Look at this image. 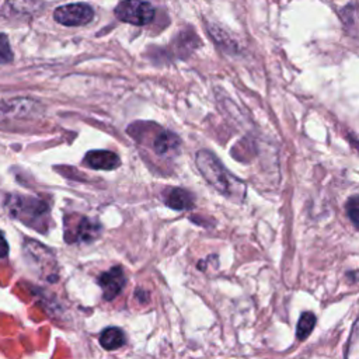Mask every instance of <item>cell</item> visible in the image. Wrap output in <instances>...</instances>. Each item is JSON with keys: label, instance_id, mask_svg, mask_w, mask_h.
<instances>
[{"label": "cell", "instance_id": "cell-1", "mask_svg": "<svg viewBox=\"0 0 359 359\" xmlns=\"http://www.w3.org/2000/svg\"><path fill=\"white\" fill-rule=\"evenodd\" d=\"M196 167L202 177L223 196L241 202L245 195V185L231 175L222 161L208 150H199L196 153Z\"/></svg>", "mask_w": 359, "mask_h": 359}, {"label": "cell", "instance_id": "cell-2", "mask_svg": "<svg viewBox=\"0 0 359 359\" xmlns=\"http://www.w3.org/2000/svg\"><path fill=\"white\" fill-rule=\"evenodd\" d=\"M154 14V7L144 0H122L115 7V15L119 21L139 27L150 24Z\"/></svg>", "mask_w": 359, "mask_h": 359}, {"label": "cell", "instance_id": "cell-3", "mask_svg": "<svg viewBox=\"0 0 359 359\" xmlns=\"http://www.w3.org/2000/svg\"><path fill=\"white\" fill-rule=\"evenodd\" d=\"M10 210L14 217L22 220L24 223L32 226L34 222L45 217L48 215V205L34 196L14 195L10 199Z\"/></svg>", "mask_w": 359, "mask_h": 359}, {"label": "cell", "instance_id": "cell-4", "mask_svg": "<svg viewBox=\"0 0 359 359\" xmlns=\"http://www.w3.org/2000/svg\"><path fill=\"white\" fill-rule=\"evenodd\" d=\"M53 18L65 27H81L93 21L94 8L87 3H69L59 6L53 11Z\"/></svg>", "mask_w": 359, "mask_h": 359}, {"label": "cell", "instance_id": "cell-5", "mask_svg": "<svg viewBox=\"0 0 359 359\" xmlns=\"http://www.w3.org/2000/svg\"><path fill=\"white\" fill-rule=\"evenodd\" d=\"M24 251L27 258H29V261L34 262L36 268H39L41 271H46L49 273L48 275L49 282H55L56 278L50 275V272H55V265H56L52 251H49L45 245H42L35 240H27L24 244Z\"/></svg>", "mask_w": 359, "mask_h": 359}, {"label": "cell", "instance_id": "cell-6", "mask_svg": "<svg viewBox=\"0 0 359 359\" xmlns=\"http://www.w3.org/2000/svg\"><path fill=\"white\" fill-rule=\"evenodd\" d=\"M100 287L102 289L104 300H114L126 286V276L122 266L115 265L105 272H101L97 279Z\"/></svg>", "mask_w": 359, "mask_h": 359}, {"label": "cell", "instance_id": "cell-7", "mask_svg": "<svg viewBox=\"0 0 359 359\" xmlns=\"http://www.w3.org/2000/svg\"><path fill=\"white\" fill-rule=\"evenodd\" d=\"M101 234V224L93 219L80 216L74 230L66 231V241L69 243H91Z\"/></svg>", "mask_w": 359, "mask_h": 359}, {"label": "cell", "instance_id": "cell-8", "mask_svg": "<svg viewBox=\"0 0 359 359\" xmlns=\"http://www.w3.org/2000/svg\"><path fill=\"white\" fill-rule=\"evenodd\" d=\"M86 167L93 170H115L121 165V158L109 150H91L83 158Z\"/></svg>", "mask_w": 359, "mask_h": 359}, {"label": "cell", "instance_id": "cell-9", "mask_svg": "<svg viewBox=\"0 0 359 359\" xmlns=\"http://www.w3.org/2000/svg\"><path fill=\"white\" fill-rule=\"evenodd\" d=\"M164 203L174 210H188L194 208V196L182 188H168L164 192Z\"/></svg>", "mask_w": 359, "mask_h": 359}, {"label": "cell", "instance_id": "cell-10", "mask_svg": "<svg viewBox=\"0 0 359 359\" xmlns=\"http://www.w3.org/2000/svg\"><path fill=\"white\" fill-rule=\"evenodd\" d=\"M100 344L107 351H115L125 344V334L118 327H107L100 334Z\"/></svg>", "mask_w": 359, "mask_h": 359}, {"label": "cell", "instance_id": "cell-11", "mask_svg": "<svg viewBox=\"0 0 359 359\" xmlns=\"http://www.w3.org/2000/svg\"><path fill=\"white\" fill-rule=\"evenodd\" d=\"M180 146V137L172 132H160L153 140V149L157 154H168Z\"/></svg>", "mask_w": 359, "mask_h": 359}, {"label": "cell", "instance_id": "cell-12", "mask_svg": "<svg viewBox=\"0 0 359 359\" xmlns=\"http://www.w3.org/2000/svg\"><path fill=\"white\" fill-rule=\"evenodd\" d=\"M316 316L314 313L311 311H304L299 321H297V327H296V337L299 341H304L310 334L311 331L314 330V325H316Z\"/></svg>", "mask_w": 359, "mask_h": 359}, {"label": "cell", "instance_id": "cell-13", "mask_svg": "<svg viewBox=\"0 0 359 359\" xmlns=\"http://www.w3.org/2000/svg\"><path fill=\"white\" fill-rule=\"evenodd\" d=\"M345 359H359V332H358V320L353 321L351 335L346 342Z\"/></svg>", "mask_w": 359, "mask_h": 359}, {"label": "cell", "instance_id": "cell-14", "mask_svg": "<svg viewBox=\"0 0 359 359\" xmlns=\"http://www.w3.org/2000/svg\"><path fill=\"white\" fill-rule=\"evenodd\" d=\"M13 60V52L6 34H0V65L10 63Z\"/></svg>", "mask_w": 359, "mask_h": 359}, {"label": "cell", "instance_id": "cell-15", "mask_svg": "<svg viewBox=\"0 0 359 359\" xmlns=\"http://www.w3.org/2000/svg\"><path fill=\"white\" fill-rule=\"evenodd\" d=\"M346 213L348 217L351 219L352 224L355 226V229H358L359 226V206H358V196H352L351 199H348L346 202Z\"/></svg>", "mask_w": 359, "mask_h": 359}, {"label": "cell", "instance_id": "cell-16", "mask_svg": "<svg viewBox=\"0 0 359 359\" xmlns=\"http://www.w3.org/2000/svg\"><path fill=\"white\" fill-rule=\"evenodd\" d=\"M35 1L36 0H10L13 7L20 11H31L32 8L36 7Z\"/></svg>", "mask_w": 359, "mask_h": 359}, {"label": "cell", "instance_id": "cell-17", "mask_svg": "<svg viewBox=\"0 0 359 359\" xmlns=\"http://www.w3.org/2000/svg\"><path fill=\"white\" fill-rule=\"evenodd\" d=\"M8 254V244L4 238V234L0 231V258L6 257Z\"/></svg>", "mask_w": 359, "mask_h": 359}, {"label": "cell", "instance_id": "cell-18", "mask_svg": "<svg viewBox=\"0 0 359 359\" xmlns=\"http://www.w3.org/2000/svg\"><path fill=\"white\" fill-rule=\"evenodd\" d=\"M136 299L140 302V303H146L149 300V292L147 290H143V289H137L136 293H135Z\"/></svg>", "mask_w": 359, "mask_h": 359}]
</instances>
